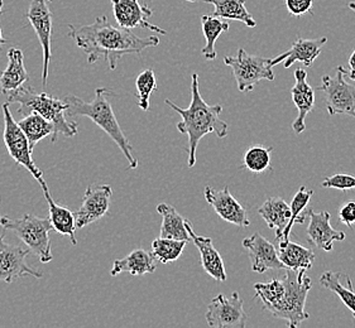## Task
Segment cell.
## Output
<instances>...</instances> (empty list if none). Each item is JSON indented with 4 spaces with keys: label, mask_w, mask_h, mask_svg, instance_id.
I'll return each instance as SVG.
<instances>
[{
    "label": "cell",
    "mask_w": 355,
    "mask_h": 328,
    "mask_svg": "<svg viewBox=\"0 0 355 328\" xmlns=\"http://www.w3.org/2000/svg\"><path fill=\"white\" fill-rule=\"evenodd\" d=\"M348 6H349V8H350V9H352V10H353V12H354V13H355V3H354V1H350V3H349Z\"/></svg>",
    "instance_id": "obj_41"
},
{
    "label": "cell",
    "mask_w": 355,
    "mask_h": 328,
    "mask_svg": "<svg viewBox=\"0 0 355 328\" xmlns=\"http://www.w3.org/2000/svg\"><path fill=\"white\" fill-rule=\"evenodd\" d=\"M69 36L76 43L78 48L85 52L87 62L95 64L104 58L110 70H115L118 60L127 55H141L150 47H157L159 38L157 36L138 37L130 29L114 27L107 21L105 15L96 17L92 24L75 27L69 24Z\"/></svg>",
    "instance_id": "obj_1"
},
{
    "label": "cell",
    "mask_w": 355,
    "mask_h": 328,
    "mask_svg": "<svg viewBox=\"0 0 355 328\" xmlns=\"http://www.w3.org/2000/svg\"><path fill=\"white\" fill-rule=\"evenodd\" d=\"M109 93H112V91H109L105 87H98L95 90V98L90 102L81 100L73 95H66L64 99L67 104L66 114L67 116H86L92 119L119 147L124 157L128 161L129 170H135L138 167V158L135 157L133 147L128 138L123 133L116 116L114 114L113 107L107 100V95Z\"/></svg>",
    "instance_id": "obj_3"
},
{
    "label": "cell",
    "mask_w": 355,
    "mask_h": 328,
    "mask_svg": "<svg viewBox=\"0 0 355 328\" xmlns=\"http://www.w3.org/2000/svg\"><path fill=\"white\" fill-rule=\"evenodd\" d=\"M321 185L324 188H334V190H340V191H349L355 188V177L352 174H334L322 181Z\"/></svg>",
    "instance_id": "obj_36"
},
{
    "label": "cell",
    "mask_w": 355,
    "mask_h": 328,
    "mask_svg": "<svg viewBox=\"0 0 355 328\" xmlns=\"http://www.w3.org/2000/svg\"><path fill=\"white\" fill-rule=\"evenodd\" d=\"M243 248L248 250L249 259L252 263V271L263 274L268 271L284 269V264L278 257L277 249L261 234H253L243 240Z\"/></svg>",
    "instance_id": "obj_16"
},
{
    "label": "cell",
    "mask_w": 355,
    "mask_h": 328,
    "mask_svg": "<svg viewBox=\"0 0 355 328\" xmlns=\"http://www.w3.org/2000/svg\"><path fill=\"white\" fill-rule=\"evenodd\" d=\"M8 104H18V113L26 116L31 113H37L53 124L55 134L52 142H56L58 134L67 138L78 134V124L70 122L67 116V104L64 100L53 98L50 93H37L32 87L21 85L19 89L7 95Z\"/></svg>",
    "instance_id": "obj_4"
},
{
    "label": "cell",
    "mask_w": 355,
    "mask_h": 328,
    "mask_svg": "<svg viewBox=\"0 0 355 328\" xmlns=\"http://www.w3.org/2000/svg\"><path fill=\"white\" fill-rule=\"evenodd\" d=\"M113 4L115 21L123 28H143L156 32L158 35H167L164 29L157 27L148 21V17L153 15L150 8L142 6L138 0H110Z\"/></svg>",
    "instance_id": "obj_15"
},
{
    "label": "cell",
    "mask_w": 355,
    "mask_h": 328,
    "mask_svg": "<svg viewBox=\"0 0 355 328\" xmlns=\"http://www.w3.org/2000/svg\"><path fill=\"white\" fill-rule=\"evenodd\" d=\"M295 80L296 82L291 90L292 101L299 110V116L292 122V129L296 134H301L305 131L306 116L315 107V93L313 87L307 82V73L302 69H297L295 71Z\"/></svg>",
    "instance_id": "obj_19"
},
{
    "label": "cell",
    "mask_w": 355,
    "mask_h": 328,
    "mask_svg": "<svg viewBox=\"0 0 355 328\" xmlns=\"http://www.w3.org/2000/svg\"><path fill=\"white\" fill-rule=\"evenodd\" d=\"M215 8L214 17L223 19L243 21L249 28H254L257 21L253 15L249 13L245 8V1L243 0H201Z\"/></svg>",
    "instance_id": "obj_28"
},
{
    "label": "cell",
    "mask_w": 355,
    "mask_h": 328,
    "mask_svg": "<svg viewBox=\"0 0 355 328\" xmlns=\"http://www.w3.org/2000/svg\"><path fill=\"white\" fill-rule=\"evenodd\" d=\"M205 318L207 325L213 328H245L248 322L238 292L232 293L230 298L224 294L216 295L207 307Z\"/></svg>",
    "instance_id": "obj_10"
},
{
    "label": "cell",
    "mask_w": 355,
    "mask_h": 328,
    "mask_svg": "<svg viewBox=\"0 0 355 328\" xmlns=\"http://www.w3.org/2000/svg\"><path fill=\"white\" fill-rule=\"evenodd\" d=\"M353 317H354V321H355V314H353Z\"/></svg>",
    "instance_id": "obj_43"
},
{
    "label": "cell",
    "mask_w": 355,
    "mask_h": 328,
    "mask_svg": "<svg viewBox=\"0 0 355 328\" xmlns=\"http://www.w3.org/2000/svg\"><path fill=\"white\" fill-rule=\"evenodd\" d=\"M339 217L345 226L352 228L355 224V202H348L341 207Z\"/></svg>",
    "instance_id": "obj_38"
},
{
    "label": "cell",
    "mask_w": 355,
    "mask_h": 328,
    "mask_svg": "<svg viewBox=\"0 0 355 328\" xmlns=\"http://www.w3.org/2000/svg\"><path fill=\"white\" fill-rule=\"evenodd\" d=\"M164 102L182 118V120L178 124V130L181 134L189 136V167H193L196 163V150L199 147L200 140L204 136L214 133L218 138L223 139L227 136V124L220 118L223 107L219 104H206L200 93L198 73H192L190 107L187 109H181L171 100H166Z\"/></svg>",
    "instance_id": "obj_2"
},
{
    "label": "cell",
    "mask_w": 355,
    "mask_h": 328,
    "mask_svg": "<svg viewBox=\"0 0 355 328\" xmlns=\"http://www.w3.org/2000/svg\"><path fill=\"white\" fill-rule=\"evenodd\" d=\"M320 286L335 293L352 313L355 314V292L349 275L343 271H325L320 277Z\"/></svg>",
    "instance_id": "obj_26"
},
{
    "label": "cell",
    "mask_w": 355,
    "mask_h": 328,
    "mask_svg": "<svg viewBox=\"0 0 355 328\" xmlns=\"http://www.w3.org/2000/svg\"><path fill=\"white\" fill-rule=\"evenodd\" d=\"M186 1H190V3H195V1H199V0H186Z\"/></svg>",
    "instance_id": "obj_42"
},
{
    "label": "cell",
    "mask_w": 355,
    "mask_h": 328,
    "mask_svg": "<svg viewBox=\"0 0 355 328\" xmlns=\"http://www.w3.org/2000/svg\"><path fill=\"white\" fill-rule=\"evenodd\" d=\"M157 212L162 216L159 237L184 240L187 243L191 242V237L186 228L185 219L178 214L175 207L167 203H159L157 206Z\"/></svg>",
    "instance_id": "obj_27"
},
{
    "label": "cell",
    "mask_w": 355,
    "mask_h": 328,
    "mask_svg": "<svg viewBox=\"0 0 355 328\" xmlns=\"http://www.w3.org/2000/svg\"><path fill=\"white\" fill-rule=\"evenodd\" d=\"M307 217L310 219V224L306 228V233L310 245L324 251H331L335 242L345 240V234L331 226V216L327 211L313 212L311 210H307Z\"/></svg>",
    "instance_id": "obj_17"
},
{
    "label": "cell",
    "mask_w": 355,
    "mask_h": 328,
    "mask_svg": "<svg viewBox=\"0 0 355 328\" xmlns=\"http://www.w3.org/2000/svg\"><path fill=\"white\" fill-rule=\"evenodd\" d=\"M187 242L167 237H157L152 243V255L162 264L176 262L182 255Z\"/></svg>",
    "instance_id": "obj_32"
},
{
    "label": "cell",
    "mask_w": 355,
    "mask_h": 328,
    "mask_svg": "<svg viewBox=\"0 0 355 328\" xmlns=\"http://www.w3.org/2000/svg\"><path fill=\"white\" fill-rule=\"evenodd\" d=\"M348 70L343 66L336 69V76H322L319 91L324 93L327 113L335 115H349L355 118V86L350 85L345 76Z\"/></svg>",
    "instance_id": "obj_8"
},
{
    "label": "cell",
    "mask_w": 355,
    "mask_h": 328,
    "mask_svg": "<svg viewBox=\"0 0 355 328\" xmlns=\"http://www.w3.org/2000/svg\"><path fill=\"white\" fill-rule=\"evenodd\" d=\"M258 214L262 216L268 228L276 230V240L279 243L284 235V228L291 217L290 205L281 197H272L258 208Z\"/></svg>",
    "instance_id": "obj_25"
},
{
    "label": "cell",
    "mask_w": 355,
    "mask_h": 328,
    "mask_svg": "<svg viewBox=\"0 0 355 328\" xmlns=\"http://www.w3.org/2000/svg\"><path fill=\"white\" fill-rule=\"evenodd\" d=\"M18 125L21 127L23 133L27 136L29 148L32 152L42 139L47 136H53L55 134L53 124L37 113L26 115L21 120L18 122Z\"/></svg>",
    "instance_id": "obj_29"
},
{
    "label": "cell",
    "mask_w": 355,
    "mask_h": 328,
    "mask_svg": "<svg viewBox=\"0 0 355 328\" xmlns=\"http://www.w3.org/2000/svg\"><path fill=\"white\" fill-rule=\"evenodd\" d=\"M254 291L258 300L262 302L263 309L268 311L277 304L284 292V283L282 279H273L268 283H257Z\"/></svg>",
    "instance_id": "obj_34"
},
{
    "label": "cell",
    "mask_w": 355,
    "mask_h": 328,
    "mask_svg": "<svg viewBox=\"0 0 355 328\" xmlns=\"http://www.w3.org/2000/svg\"><path fill=\"white\" fill-rule=\"evenodd\" d=\"M53 0H32L27 12V19L36 32L43 50L42 84L49 79L51 60V37H52V12L50 4Z\"/></svg>",
    "instance_id": "obj_12"
},
{
    "label": "cell",
    "mask_w": 355,
    "mask_h": 328,
    "mask_svg": "<svg viewBox=\"0 0 355 328\" xmlns=\"http://www.w3.org/2000/svg\"><path fill=\"white\" fill-rule=\"evenodd\" d=\"M313 196V190H307L304 185L300 187L299 192L295 194L292 203L290 205V207H291V217H290V221L287 224V226L284 228L281 242L290 240V234H291L293 225L305 224L306 219H307V208L306 207L309 205V202H310Z\"/></svg>",
    "instance_id": "obj_31"
},
{
    "label": "cell",
    "mask_w": 355,
    "mask_h": 328,
    "mask_svg": "<svg viewBox=\"0 0 355 328\" xmlns=\"http://www.w3.org/2000/svg\"><path fill=\"white\" fill-rule=\"evenodd\" d=\"M327 42V37L313 39H304L299 37L290 50L278 55L277 57L270 58V64L272 66H277L284 62V69H290L295 62H301L306 67H311L313 61L319 57L321 50Z\"/></svg>",
    "instance_id": "obj_18"
},
{
    "label": "cell",
    "mask_w": 355,
    "mask_h": 328,
    "mask_svg": "<svg viewBox=\"0 0 355 328\" xmlns=\"http://www.w3.org/2000/svg\"><path fill=\"white\" fill-rule=\"evenodd\" d=\"M278 257L284 264V269L290 271H310L315 262L313 250L304 248L302 245L293 242H281L278 245Z\"/></svg>",
    "instance_id": "obj_24"
},
{
    "label": "cell",
    "mask_w": 355,
    "mask_h": 328,
    "mask_svg": "<svg viewBox=\"0 0 355 328\" xmlns=\"http://www.w3.org/2000/svg\"><path fill=\"white\" fill-rule=\"evenodd\" d=\"M156 271V263L152 253L146 250L137 249L123 259L115 260L110 271L112 277H116L121 273H129L132 277H141L144 274H152Z\"/></svg>",
    "instance_id": "obj_23"
},
{
    "label": "cell",
    "mask_w": 355,
    "mask_h": 328,
    "mask_svg": "<svg viewBox=\"0 0 355 328\" xmlns=\"http://www.w3.org/2000/svg\"><path fill=\"white\" fill-rule=\"evenodd\" d=\"M29 80L28 72L24 67L23 52L18 48L8 51V66L0 75V89L1 93L7 96L8 93L19 89Z\"/></svg>",
    "instance_id": "obj_22"
},
{
    "label": "cell",
    "mask_w": 355,
    "mask_h": 328,
    "mask_svg": "<svg viewBox=\"0 0 355 328\" xmlns=\"http://www.w3.org/2000/svg\"><path fill=\"white\" fill-rule=\"evenodd\" d=\"M201 24H202V32L206 39L205 47L201 50V53L205 56L206 60L211 61L216 58V51H215L216 39L220 37L221 33L227 32L230 26L227 21H223L220 18L214 15H202Z\"/></svg>",
    "instance_id": "obj_30"
},
{
    "label": "cell",
    "mask_w": 355,
    "mask_h": 328,
    "mask_svg": "<svg viewBox=\"0 0 355 328\" xmlns=\"http://www.w3.org/2000/svg\"><path fill=\"white\" fill-rule=\"evenodd\" d=\"M3 114H4V144L9 156L13 158L15 164L24 167L32 174V177L41 182L43 179V172L37 167L33 158L32 150L29 148L28 139L23 133L18 122L13 119V115L9 110V104H3Z\"/></svg>",
    "instance_id": "obj_9"
},
{
    "label": "cell",
    "mask_w": 355,
    "mask_h": 328,
    "mask_svg": "<svg viewBox=\"0 0 355 328\" xmlns=\"http://www.w3.org/2000/svg\"><path fill=\"white\" fill-rule=\"evenodd\" d=\"M224 62L232 69L236 86L241 93H250L262 80L275 81L273 66L270 58L249 55L239 48L236 56H225Z\"/></svg>",
    "instance_id": "obj_7"
},
{
    "label": "cell",
    "mask_w": 355,
    "mask_h": 328,
    "mask_svg": "<svg viewBox=\"0 0 355 328\" xmlns=\"http://www.w3.org/2000/svg\"><path fill=\"white\" fill-rule=\"evenodd\" d=\"M137 104L143 111L150 110V93L157 90L156 75L152 70H146L138 75L135 80Z\"/></svg>",
    "instance_id": "obj_35"
},
{
    "label": "cell",
    "mask_w": 355,
    "mask_h": 328,
    "mask_svg": "<svg viewBox=\"0 0 355 328\" xmlns=\"http://www.w3.org/2000/svg\"><path fill=\"white\" fill-rule=\"evenodd\" d=\"M313 0H286V8L292 17L300 18L306 13L313 15Z\"/></svg>",
    "instance_id": "obj_37"
},
{
    "label": "cell",
    "mask_w": 355,
    "mask_h": 328,
    "mask_svg": "<svg viewBox=\"0 0 355 328\" xmlns=\"http://www.w3.org/2000/svg\"><path fill=\"white\" fill-rule=\"evenodd\" d=\"M273 148H266L263 145H252L244 154L243 162L244 167L253 173H263L266 171H272L270 167V153Z\"/></svg>",
    "instance_id": "obj_33"
},
{
    "label": "cell",
    "mask_w": 355,
    "mask_h": 328,
    "mask_svg": "<svg viewBox=\"0 0 355 328\" xmlns=\"http://www.w3.org/2000/svg\"><path fill=\"white\" fill-rule=\"evenodd\" d=\"M113 190L109 185H90L86 188L83 203L75 212L76 228H86L87 225L99 221L109 212Z\"/></svg>",
    "instance_id": "obj_13"
},
{
    "label": "cell",
    "mask_w": 355,
    "mask_h": 328,
    "mask_svg": "<svg viewBox=\"0 0 355 328\" xmlns=\"http://www.w3.org/2000/svg\"><path fill=\"white\" fill-rule=\"evenodd\" d=\"M187 233L191 237L192 243L196 245L201 255V265L204 271L218 282H225L227 280V273L225 266L219 251L214 248L213 240L206 236H199L192 228L191 222L185 220Z\"/></svg>",
    "instance_id": "obj_20"
},
{
    "label": "cell",
    "mask_w": 355,
    "mask_h": 328,
    "mask_svg": "<svg viewBox=\"0 0 355 328\" xmlns=\"http://www.w3.org/2000/svg\"><path fill=\"white\" fill-rule=\"evenodd\" d=\"M31 250L19 245L8 244L0 235V282L12 283L18 278L33 277L42 278L41 271H35L26 262Z\"/></svg>",
    "instance_id": "obj_11"
},
{
    "label": "cell",
    "mask_w": 355,
    "mask_h": 328,
    "mask_svg": "<svg viewBox=\"0 0 355 328\" xmlns=\"http://www.w3.org/2000/svg\"><path fill=\"white\" fill-rule=\"evenodd\" d=\"M243 1H245V0H243Z\"/></svg>",
    "instance_id": "obj_44"
},
{
    "label": "cell",
    "mask_w": 355,
    "mask_h": 328,
    "mask_svg": "<svg viewBox=\"0 0 355 328\" xmlns=\"http://www.w3.org/2000/svg\"><path fill=\"white\" fill-rule=\"evenodd\" d=\"M0 225L8 231H13L42 263H50L53 259L50 240L52 225L49 217L24 215L21 219H10L0 216Z\"/></svg>",
    "instance_id": "obj_6"
},
{
    "label": "cell",
    "mask_w": 355,
    "mask_h": 328,
    "mask_svg": "<svg viewBox=\"0 0 355 328\" xmlns=\"http://www.w3.org/2000/svg\"><path fill=\"white\" fill-rule=\"evenodd\" d=\"M284 292L277 304L268 309L276 318L284 320L290 328L299 327L310 314L305 311L307 294L313 282L306 275L305 271H293L287 269L284 278Z\"/></svg>",
    "instance_id": "obj_5"
},
{
    "label": "cell",
    "mask_w": 355,
    "mask_h": 328,
    "mask_svg": "<svg viewBox=\"0 0 355 328\" xmlns=\"http://www.w3.org/2000/svg\"><path fill=\"white\" fill-rule=\"evenodd\" d=\"M204 197L223 220L230 222L238 228H248L250 225L247 210L235 200L227 185L223 190H215L207 185L204 190Z\"/></svg>",
    "instance_id": "obj_14"
},
{
    "label": "cell",
    "mask_w": 355,
    "mask_h": 328,
    "mask_svg": "<svg viewBox=\"0 0 355 328\" xmlns=\"http://www.w3.org/2000/svg\"><path fill=\"white\" fill-rule=\"evenodd\" d=\"M349 71L348 76L349 79L353 80L355 81V50L353 51V53H352V56L349 58Z\"/></svg>",
    "instance_id": "obj_39"
},
{
    "label": "cell",
    "mask_w": 355,
    "mask_h": 328,
    "mask_svg": "<svg viewBox=\"0 0 355 328\" xmlns=\"http://www.w3.org/2000/svg\"><path fill=\"white\" fill-rule=\"evenodd\" d=\"M40 185L42 187L44 199L49 203V211H50L49 219H50L51 225H52V230H55L62 235L69 236L72 245H78V240H76V236H75V231H76L75 214L70 211L67 207L61 206V205L55 202V200L51 196L50 190L47 187V183L44 182V179L40 182Z\"/></svg>",
    "instance_id": "obj_21"
},
{
    "label": "cell",
    "mask_w": 355,
    "mask_h": 328,
    "mask_svg": "<svg viewBox=\"0 0 355 328\" xmlns=\"http://www.w3.org/2000/svg\"><path fill=\"white\" fill-rule=\"evenodd\" d=\"M3 6H4V0H0V15H1V12H3ZM6 43H7V39H4V38H3L1 29H0V48H1V46H4Z\"/></svg>",
    "instance_id": "obj_40"
}]
</instances>
